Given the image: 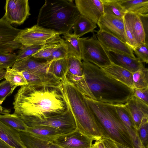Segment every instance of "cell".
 I'll use <instances>...</instances> for the list:
<instances>
[{"label":"cell","instance_id":"obj_1","mask_svg":"<svg viewBox=\"0 0 148 148\" xmlns=\"http://www.w3.org/2000/svg\"><path fill=\"white\" fill-rule=\"evenodd\" d=\"M14 114L23 121L63 114L69 109L60 86L27 84L15 95Z\"/></svg>","mask_w":148,"mask_h":148},{"label":"cell","instance_id":"obj_2","mask_svg":"<svg viewBox=\"0 0 148 148\" xmlns=\"http://www.w3.org/2000/svg\"><path fill=\"white\" fill-rule=\"evenodd\" d=\"M87 97L112 104H125L133 95L134 90L106 74L98 66L82 61Z\"/></svg>","mask_w":148,"mask_h":148},{"label":"cell","instance_id":"obj_3","mask_svg":"<svg viewBox=\"0 0 148 148\" xmlns=\"http://www.w3.org/2000/svg\"><path fill=\"white\" fill-rule=\"evenodd\" d=\"M60 87L73 116L77 129L94 140L101 139L103 136L101 129L84 96L65 78L61 80Z\"/></svg>","mask_w":148,"mask_h":148},{"label":"cell","instance_id":"obj_4","mask_svg":"<svg viewBox=\"0 0 148 148\" xmlns=\"http://www.w3.org/2000/svg\"><path fill=\"white\" fill-rule=\"evenodd\" d=\"M73 1L45 0L40 10L36 24L61 34L71 33L73 25L80 14Z\"/></svg>","mask_w":148,"mask_h":148},{"label":"cell","instance_id":"obj_5","mask_svg":"<svg viewBox=\"0 0 148 148\" xmlns=\"http://www.w3.org/2000/svg\"><path fill=\"white\" fill-rule=\"evenodd\" d=\"M84 97L101 129L103 136L130 148H134L127 130L114 104Z\"/></svg>","mask_w":148,"mask_h":148},{"label":"cell","instance_id":"obj_6","mask_svg":"<svg viewBox=\"0 0 148 148\" xmlns=\"http://www.w3.org/2000/svg\"><path fill=\"white\" fill-rule=\"evenodd\" d=\"M61 34L35 25L21 29L16 41L23 46H42L50 43H60L64 40Z\"/></svg>","mask_w":148,"mask_h":148},{"label":"cell","instance_id":"obj_7","mask_svg":"<svg viewBox=\"0 0 148 148\" xmlns=\"http://www.w3.org/2000/svg\"><path fill=\"white\" fill-rule=\"evenodd\" d=\"M89 37L79 38L82 60L99 67H105L112 63L106 50L97 39L96 34Z\"/></svg>","mask_w":148,"mask_h":148},{"label":"cell","instance_id":"obj_8","mask_svg":"<svg viewBox=\"0 0 148 148\" xmlns=\"http://www.w3.org/2000/svg\"><path fill=\"white\" fill-rule=\"evenodd\" d=\"M29 127L43 125L53 127L68 133L77 129L73 116L70 109L58 115L42 119H32L23 121Z\"/></svg>","mask_w":148,"mask_h":148},{"label":"cell","instance_id":"obj_9","mask_svg":"<svg viewBox=\"0 0 148 148\" xmlns=\"http://www.w3.org/2000/svg\"><path fill=\"white\" fill-rule=\"evenodd\" d=\"M3 17L10 24L20 25L31 14L28 0H7Z\"/></svg>","mask_w":148,"mask_h":148},{"label":"cell","instance_id":"obj_10","mask_svg":"<svg viewBox=\"0 0 148 148\" xmlns=\"http://www.w3.org/2000/svg\"><path fill=\"white\" fill-rule=\"evenodd\" d=\"M21 30L12 26L3 16L0 19V52L12 53L23 46L15 40Z\"/></svg>","mask_w":148,"mask_h":148},{"label":"cell","instance_id":"obj_11","mask_svg":"<svg viewBox=\"0 0 148 148\" xmlns=\"http://www.w3.org/2000/svg\"><path fill=\"white\" fill-rule=\"evenodd\" d=\"M96 37L106 51L123 54L132 58H136L132 48L116 37L104 31H97Z\"/></svg>","mask_w":148,"mask_h":148},{"label":"cell","instance_id":"obj_12","mask_svg":"<svg viewBox=\"0 0 148 148\" xmlns=\"http://www.w3.org/2000/svg\"><path fill=\"white\" fill-rule=\"evenodd\" d=\"M93 140L76 129L59 136L54 143L63 148H92Z\"/></svg>","mask_w":148,"mask_h":148},{"label":"cell","instance_id":"obj_13","mask_svg":"<svg viewBox=\"0 0 148 148\" xmlns=\"http://www.w3.org/2000/svg\"><path fill=\"white\" fill-rule=\"evenodd\" d=\"M97 25L100 30L116 37L127 44L125 35L123 18L104 14L99 19Z\"/></svg>","mask_w":148,"mask_h":148},{"label":"cell","instance_id":"obj_14","mask_svg":"<svg viewBox=\"0 0 148 148\" xmlns=\"http://www.w3.org/2000/svg\"><path fill=\"white\" fill-rule=\"evenodd\" d=\"M80 14L97 24L104 14L101 0H75Z\"/></svg>","mask_w":148,"mask_h":148},{"label":"cell","instance_id":"obj_15","mask_svg":"<svg viewBox=\"0 0 148 148\" xmlns=\"http://www.w3.org/2000/svg\"><path fill=\"white\" fill-rule=\"evenodd\" d=\"M124 104L137 130L143 123L148 122V104L133 96Z\"/></svg>","mask_w":148,"mask_h":148},{"label":"cell","instance_id":"obj_16","mask_svg":"<svg viewBox=\"0 0 148 148\" xmlns=\"http://www.w3.org/2000/svg\"><path fill=\"white\" fill-rule=\"evenodd\" d=\"M50 61H40L32 56L16 61L12 68L20 72L34 73H48Z\"/></svg>","mask_w":148,"mask_h":148},{"label":"cell","instance_id":"obj_17","mask_svg":"<svg viewBox=\"0 0 148 148\" xmlns=\"http://www.w3.org/2000/svg\"><path fill=\"white\" fill-rule=\"evenodd\" d=\"M120 119L126 128L132 141L134 148L141 145L137 134V129L130 112L124 104H114Z\"/></svg>","mask_w":148,"mask_h":148},{"label":"cell","instance_id":"obj_18","mask_svg":"<svg viewBox=\"0 0 148 148\" xmlns=\"http://www.w3.org/2000/svg\"><path fill=\"white\" fill-rule=\"evenodd\" d=\"M111 63L124 68L132 73L144 66L143 62L138 58H132L127 55L106 51Z\"/></svg>","mask_w":148,"mask_h":148},{"label":"cell","instance_id":"obj_19","mask_svg":"<svg viewBox=\"0 0 148 148\" xmlns=\"http://www.w3.org/2000/svg\"><path fill=\"white\" fill-rule=\"evenodd\" d=\"M67 70L65 79L74 85L85 79L82 62L79 59L69 56L66 58Z\"/></svg>","mask_w":148,"mask_h":148},{"label":"cell","instance_id":"obj_20","mask_svg":"<svg viewBox=\"0 0 148 148\" xmlns=\"http://www.w3.org/2000/svg\"><path fill=\"white\" fill-rule=\"evenodd\" d=\"M22 72L28 84L40 86H60L61 80L49 73Z\"/></svg>","mask_w":148,"mask_h":148},{"label":"cell","instance_id":"obj_21","mask_svg":"<svg viewBox=\"0 0 148 148\" xmlns=\"http://www.w3.org/2000/svg\"><path fill=\"white\" fill-rule=\"evenodd\" d=\"M124 17L127 20L129 24L136 47L141 44L148 43L143 25L140 17L134 13L127 12Z\"/></svg>","mask_w":148,"mask_h":148},{"label":"cell","instance_id":"obj_22","mask_svg":"<svg viewBox=\"0 0 148 148\" xmlns=\"http://www.w3.org/2000/svg\"><path fill=\"white\" fill-rule=\"evenodd\" d=\"M99 67L107 75L133 89L132 73L130 71L112 63L107 66Z\"/></svg>","mask_w":148,"mask_h":148},{"label":"cell","instance_id":"obj_23","mask_svg":"<svg viewBox=\"0 0 148 148\" xmlns=\"http://www.w3.org/2000/svg\"><path fill=\"white\" fill-rule=\"evenodd\" d=\"M0 139L12 148H27L21 138L19 132L0 120Z\"/></svg>","mask_w":148,"mask_h":148},{"label":"cell","instance_id":"obj_24","mask_svg":"<svg viewBox=\"0 0 148 148\" xmlns=\"http://www.w3.org/2000/svg\"><path fill=\"white\" fill-rule=\"evenodd\" d=\"M27 132L37 138L53 142L59 136L66 134L56 128L43 125L28 126Z\"/></svg>","mask_w":148,"mask_h":148},{"label":"cell","instance_id":"obj_25","mask_svg":"<svg viewBox=\"0 0 148 148\" xmlns=\"http://www.w3.org/2000/svg\"><path fill=\"white\" fill-rule=\"evenodd\" d=\"M19 134L27 148H63L53 142L37 138L27 132H19Z\"/></svg>","mask_w":148,"mask_h":148},{"label":"cell","instance_id":"obj_26","mask_svg":"<svg viewBox=\"0 0 148 148\" xmlns=\"http://www.w3.org/2000/svg\"><path fill=\"white\" fill-rule=\"evenodd\" d=\"M127 12L148 16V0H118Z\"/></svg>","mask_w":148,"mask_h":148},{"label":"cell","instance_id":"obj_27","mask_svg":"<svg viewBox=\"0 0 148 148\" xmlns=\"http://www.w3.org/2000/svg\"><path fill=\"white\" fill-rule=\"evenodd\" d=\"M97 27L96 23L80 14L73 25L72 31L74 35L80 38L86 33L93 32Z\"/></svg>","mask_w":148,"mask_h":148},{"label":"cell","instance_id":"obj_28","mask_svg":"<svg viewBox=\"0 0 148 148\" xmlns=\"http://www.w3.org/2000/svg\"><path fill=\"white\" fill-rule=\"evenodd\" d=\"M63 39L66 45L68 56L75 57L82 60L81 48L78 38L73 33L63 34Z\"/></svg>","mask_w":148,"mask_h":148},{"label":"cell","instance_id":"obj_29","mask_svg":"<svg viewBox=\"0 0 148 148\" xmlns=\"http://www.w3.org/2000/svg\"><path fill=\"white\" fill-rule=\"evenodd\" d=\"M67 70V60L66 58H64L50 61L47 72L62 80L65 78Z\"/></svg>","mask_w":148,"mask_h":148},{"label":"cell","instance_id":"obj_30","mask_svg":"<svg viewBox=\"0 0 148 148\" xmlns=\"http://www.w3.org/2000/svg\"><path fill=\"white\" fill-rule=\"evenodd\" d=\"M0 120L19 132H27L28 126L22 119L14 113L0 115Z\"/></svg>","mask_w":148,"mask_h":148},{"label":"cell","instance_id":"obj_31","mask_svg":"<svg viewBox=\"0 0 148 148\" xmlns=\"http://www.w3.org/2000/svg\"><path fill=\"white\" fill-rule=\"evenodd\" d=\"M104 14L123 18L126 13L118 0H101Z\"/></svg>","mask_w":148,"mask_h":148},{"label":"cell","instance_id":"obj_32","mask_svg":"<svg viewBox=\"0 0 148 148\" xmlns=\"http://www.w3.org/2000/svg\"><path fill=\"white\" fill-rule=\"evenodd\" d=\"M133 89L148 87V69L144 66L132 73Z\"/></svg>","mask_w":148,"mask_h":148},{"label":"cell","instance_id":"obj_33","mask_svg":"<svg viewBox=\"0 0 148 148\" xmlns=\"http://www.w3.org/2000/svg\"><path fill=\"white\" fill-rule=\"evenodd\" d=\"M6 70L5 79L12 84L16 87L28 84L22 72L10 68L7 69Z\"/></svg>","mask_w":148,"mask_h":148},{"label":"cell","instance_id":"obj_34","mask_svg":"<svg viewBox=\"0 0 148 148\" xmlns=\"http://www.w3.org/2000/svg\"><path fill=\"white\" fill-rule=\"evenodd\" d=\"M60 43H50L42 46L32 56L37 59L50 61L52 53Z\"/></svg>","mask_w":148,"mask_h":148},{"label":"cell","instance_id":"obj_35","mask_svg":"<svg viewBox=\"0 0 148 148\" xmlns=\"http://www.w3.org/2000/svg\"><path fill=\"white\" fill-rule=\"evenodd\" d=\"M15 53L0 52V69H5L12 67L16 61Z\"/></svg>","mask_w":148,"mask_h":148},{"label":"cell","instance_id":"obj_36","mask_svg":"<svg viewBox=\"0 0 148 148\" xmlns=\"http://www.w3.org/2000/svg\"><path fill=\"white\" fill-rule=\"evenodd\" d=\"M42 46L37 45L23 46L19 50L17 54L16 61L32 56Z\"/></svg>","mask_w":148,"mask_h":148},{"label":"cell","instance_id":"obj_37","mask_svg":"<svg viewBox=\"0 0 148 148\" xmlns=\"http://www.w3.org/2000/svg\"><path fill=\"white\" fill-rule=\"evenodd\" d=\"M16 87L6 79L0 83V105L7 97L12 93Z\"/></svg>","mask_w":148,"mask_h":148},{"label":"cell","instance_id":"obj_38","mask_svg":"<svg viewBox=\"0 0 148 148\" xmlns=\"http://www.w3.org/2000/svg\"><path fill=\"white\" fill-rule=\"evenodd\" d=\"M148 43L140 44L136 47L133 49L134 53L143 63L148 62Z\"/></svg>","mask_w":148,"mask_h":148},{"label":"cell","instance_id":"obj_39","mask_svg":"<svg viewBox=\"0 0 148 148\" xmlns=\"http://www.w3.org/2000/svg\"><path fill=\"white\" fill-rule=\"evenodd\" d=\"M68 53L66 45L64 41L60 43L54 51L51 56V61L60 59L66 58Z\"/></svg>","mask_w":148,"mask_h":148},{"label":"cell","instance_id":"obj_40","mask_svg":"<svg viewBox=\"0 0 148 148\" xmlns=\"http://www.w3.org/2000/svg\"><path fill=\"white\" fill-rule=\"evenodd\" d=\"M139 140L145 148H148V122L142 124L137 130Z\"/></svg>","mask_w":148,"mask_h":148},{"label":"cell","instance_id":"obj_41","mask_svg":"<svg viewBox=\"0 0 148 148\" xmlns=\"http://www.w3.org/2000/svg\"><path fill=\"white\" fill-rule=\"evenodd\" d=\"M124 30L127 43L133 50L136 45L129 24L127 20L123 17Z\"/></svg>","mask_w":148,"mask_h":148},{"label":"cell","instance_id":"obj_42","mask_svg":"<svg viewBox=\"0 0 148 148\" xmlns=\"http://www.w3.org/2000/svg\"><path fill=\"white\" fill-rule=\"evenodd\" d=\"M133 90V96L148 104V87Z\"/></svg>","mask_w":148,"mask_h":148},{"label":"cell","instance_id":"obj_43","mask_svg":"<svg viewBox=\"0 0 148 148\" xmlns=\"http://www.w3.org/2000/svg\"><path fill=\"white\" fill-rule=\"evenodd\" d=\"M105 148H118L115 142L111 139L103 136L101 138Z\"/></svg>","mask_w":148,"mask_h":148},{"label":"cell","instance_id":"obj_44","mask_svg":"<svg viewBox=\"0 0 148 148\" xmlns=\"http://www.w3.org/2000/svg\"><path fill=\"white\" fill-rule=\"evenodd\" d=\"M92 148H105L103 142L101 139L95 140L92 144Z\"/></svg>","mask_w":148,"mask_h":148},{"label":"cell","instance_id":"obj_45","mask_svg":"<svg viewBox=\"0 0 148 148\" xmlns=\"http://www.w3.org/2000/svg\"><path fill=\"white\" fill-rule=\"evenodd\" d=\"M10 111L9 109L4 108L0 105V115L9 114Z\"/></svg>","mask_w":148,"mask_h":148},{"label":"cell","instance_id":"obj_46","mask_svg":"<svg viewBox=\"0 0 148 148\" xmlns=\"http://www.w3.org/2000/svg\"><path fill=\"white\" fill-rule=\"evenodd\" d=\"M6 70L4 69H0V80L5 79Z\"/></svg>","mask_w":148,"mask_h":148},{"label":"cell","instance_id":"obj_47","mask_svg":"<svg viewBox=\"0 0 148 148\" xmlns=\"http://www.w3.org/2000/svg\"><path fill=\"white\" fill-rule=\"evenodd\" d=\"M0 148H12L0 139Z\"/></svg>","mask_w":148,"mask_h":148},{"label":"cell","instance_id":"obj_48","mask_svg":"<svg viewBox=\"0 0 148 148\" xmlns=\"http://www.w3.org/2000/svg\"><path fill=\"white\" fill-rule=\"evenodd\" d=\"M114 142H115V143L118 148H130L119 143H118L115 141Z\"/></svg>","mask_w":148,"mask_h":148}]
</instances>
